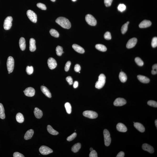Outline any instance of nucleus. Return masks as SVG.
<instances>
[{
  "label": "nucleus",
  "instance_id": "1",
  "mask_svg": "<svg viewBox=\"0 0 157 157\" xmlns=\"http://www.w3.org/2000/svg\"><path fill=\"white\" fill-rule=\"evenodd\" d=\"M56 22L62 27L65 29H69L71 27V24L68 19L63 17H59L56 20Z\"/></svg>",
  "mask_w": 157,
  "mask_h": 157
},
{
  "label": "nucleus",
  "instance_id": "2",
  "mask_svg": "<svg viewBox=\"0 0 157 157\" xmlns=\"http://www.w3.org/2000/svg\"><path fill=\"white\" fill-rule=\"evenodd\" d=\"M106 78V77L104 74H101L99 75L98 81L95 84V88L98 89L102 88L105 83Z\"/></svg>",
  "mask_w": 157,
  "mask_h": 157
},
{
  "label": "nucleus",
  "instance_id": "3",
  "mask_svg": "<svg viewBox=\"0 0 157 157\" xmlns=\"http://www.w3.org/2000/svg\"><path fill=\"white\" fill-rule=\"evenodd\" d=\"M14 58L11 56L9 57L7 62V67L8 71L10 73L12 72L14 69Z\"/></svg>",
  "mask_w": 157,
  "mask_h": 157
},
{
  "label": "nucleus",
  "instance_id": "4",
  "mask_svg": "<svg viewBox=\"0 0 157 157\" xmlns=\"http://www.w3.org/2000/svg\"><path fill=\"white\" fill-rule=\"evenodd\" d=\"M105 145L108 146L111 143V139L110 132L107 130L105 129L103 131Z\"/></svg>",
  "mask_w": 157,
  "mask_h": 157
},
{
  "label": "nucleus",
  "instance_id": "5",
  "mask_svg": "<svg viewBox=\"0 0 157 157\" xmlns=\"http://www.w3.org/2000/svg\"><path fill=\"white\" fill-rule=\"evenodd\" d=\"M12 21L13 18L11 16H8L5 19L3 25L4 29L5 30H9L11 28Z\"/></svg>",
  "mask_w": 157,
  "mask_h": 157
},
{
  "label": "nucleus",
  "instance_id": "6",
  "mask_svg": "<svg viewBox=\"0 0 157 157\" xmlns=\"http://www.w3.org/2000/svg\"><path fill=\"white\" fill-rule=\"evenodd\" d=\"M85 20L86 22L90 26H95L97 24L96 20L91 15H87L85 17Z\"/></svg>",
  "mask_w": 157,
  "mask_h": 157
},
{
  "label": "nucleus",
  "instance_id": "7",
  "mask_svg": "<svg viewBox=\"0 0 157 157\" xmlns=\"http://www.w3.org/2000/svg\"><path fill=\"white\" fill-rule=\"evenodd\" d=\"M84 116L90 119H95L98 117V114L95 112L91 111H84Z\"/></svg>",
  "mask_w": 157,
  "mask_h": 157
},
{
  "label": "nucleus",
  "instance_id": "8",
  "mask_svg": "<svg viewBox=\"0 0 157 157\" xmlns=\"http://www.w3.org/2000/svg\"><path fill=\"white\" fill-rule=\"evenodd\" d=\"M40 153L42 155H47L53 152L51 148L46 146H42L39 149Z\"/></svg>",
  "mask_w": 157,
  "mask_h": 157
},
{
  "label": "nucleus",
  "instance_id": "9",
  "mask_svg": "<svg viewBox=\"0 0 157 157\" xmlns=\"http://www.w3.org/2000/svg\"><path fill=\"white\" fill-rule=\"evenodd\" d=\"M26 14L30 20L34 23H36L37 21V14L34 12L30 10H28Z\"/></svg>",
  "mask_w": 157,
  "mask_h": 157
},
{
  "label": "nucleus",
  "instance_id": "10",
  "mask_svg": "<svg viewBox=\"0 0 157 157\" xmlns=\"http://www.w3.org/2000/svg\"><path fill=\"white\" fill-rule=\"evenodd\" d=\"M23 92L26 96L32 97L34 96L35 94V90L32 87H29L26 88Z\"/></svg>",
  "mask_w": 157,
  "mask_h": 157
},
{
  "label": "nucleus",
  "instance_id": "11",
  "mask_svg": "<svg viewBox=\"0 0 157 157\" xmlns=\"http://www.w3.org/2000/svg\"><path fill=\"white\" fill-rule=\"evenodd\" d=\"M47 64L49 68L51 70L55 68L57 65L56 61L52 58H49L48 60Z\"/></svg>",
  "mask_w": 157,
  "mask_h": 157
},
{
  "label": "nucleus",
  "instance_id": "12",
  "mask_svg": "<svg viewBox=\"0 0 157 157\" xmlns=\"http://www.w3.org/2000/svg\"><path fill=\"white\" fill-rule=\"evenodd\" d=\"M126 101L123 98H117L114 103V106H121L126 104Z\"/></svg>",
  "mask_w": 157,
  "mask_h": 157
},
{
  "label": "nucleus",
  "instance_id": "13",
  "mask_svg": "<svg viewBox=\"0 0 157 157\" xmlns=\"http://www.w3.org/2000/svg\"><path fill=\"white\" fill-rule=\"evenodd\" d=\"M137 42V40L136 38H132L127 42L126 45V47L128 49L132 48L135 46Z\"/></svg>",
  "mask_w": 157,
  "mask_h": 157
},
{
  "label": "nucleus",
  "instance_id": "14",
  "mask_svg": "<svg viewBox=\"0 0 157 157\" xmlns=\"http://www.w3.org/2000/svg\"><path fill=\"white\" fill-rule=\"evenodd\" d=\"M143 150L150 153H153L154 152V149L152 146L147 143H144L142 146Z\"/></svg>",
  "mask_w": 157,
  "mask_h": 157
},
{
  "label": "nucleus",
  "instance_id": "15",
  "mask_svg": "<svg viewBox=\"0 0 157 157\" xmlns=\"http://www.w3.org/2000/svg\"><path fill=\"white\" fill-rule=\"evenodd\" d=\"M41 89L42 93L46 96L48 97L49 98H51L52 95L51 93L50 92L46 86H41Z\"/></svg>",
  "mask_w": 157,
  "mask_h": 157
},
{
  "label": "nucleus",
  "instance_id": "16",
  "mask_svg": "<svg viewBox=\"0 0 157 157\" xmlns=\"http://www.w3.org/2000/svg\"><path fill=\"white\" fill-rule=\"evenodd\" d=\"M152 25V22L150 21L144 20L139 24V27L140 28H146Z\"/></svg>",
  "mask_w": 157,
  "mask_h": 157
},
{
  "label": "nucleus",
  "instance_id": "17",
  "mask_svg": "<svg viewBox=\"0 0 157 157\" xmlns=\"http://www.w3.org/2000/svg\"><path fill=\"white\" fill-rule=\"evenodd\" d=\"M117 130L121 132H126L127 131V128L124 124L122 123H118L116 126Z\"/></svg>",
  "mask_w": 157,
  "mask_h": 157
},
{
  "label": "nucleus",
  "instance_id": "18",
  "mask_svg": "<svg viewBox=\"0 0 157 157\" xmlns=\"http://www.w3.org/2000/svg\"><path fill=\"white\" fill-rule=\"evenodd\" d=\"M36 49V41L33 38H31L30 41V50L31 52L35 51Z\"/></svg>",
  "mask_w": 157,
  "mask_h": 157
},
{
  "label": "nucleus",
  "instance_id": "19",
  "mask_svg": "<svg viewBox=\"0 0 157 157\" xmlns=\"http://www.w3.org/2000/svg\"><path fill=\"white\" fill-rule=\"evenodd\" d=\"M72 47L78 53L83 54L85 52L84 49L81 47L76 44H74L73 45Z\"/></svg>",
  "mask_w": 157,
  "mask_h": 157
},
{
  "label": "nucleus",
  "instance_id": "20",
  "mask_svg": "<svg viewBox=\"0 0 157 157\" xmlns=\"http://www.w3.org/2000/svg\"><path fill=\"white\" fill-rule=\"evenodd\" d=\"M34 114L36 117L38 119H40L42 118L43 115V113L42 110L37 107L34 109Z\"/></svg>",
  "mask_w": 157,
  "mask_h": 157
},
{
  "label": "nucleus",
  "instance_id": "21",
  "mask_svg": "<svg viewBox=\"0 0 157 157\" xmlns=\"http://www.w3.org/2000/svg\"><path fill=\"white\" fill-rule=\"evenodd\" d=\"M34 134V131L32 129L28 130L26 132L24 136V139L26 140H28L31 139Z\"/></svg>",
  "mask_w": 157,
  "mask_h": 157
},
{
  "label": "nucleus",
  "instance_id": "22",
  "mask_svg": "<svg viewBox=\"0 0 157 157\" xmlns=\"http://www.w3.org/2000/svg\"><path fill=\"white\" fill-rule=\"evenodd\" d=\"M20 47L21 50L22 51H24L26 48V40L23 37H21L20 38L19 42Z\"/></svg>",
  "mask_w": 157,
  "mask_h": 157
},
{
  "label": "nucleus",
  "instance_id": "23",
  "mask_svg": "<svg viewBox=\"0 0 157 157\" xmlns=\"http://www.w3.org/2000/svg\"><path fill=\"white\" fill-rule=\"evenodd\" d=\"M134 126L137 130L141 132H143L145 131V128L144 126L141 123L139 122L134 123Z\"/></svg>",
  "mask_w": 157,
  "mask_h": 157
},
{
  "label": "nucleus",
  "instance_id": "24",
  "mask_svg": "<svg viewBox=\"0 0 157 157\" xmlns=\"http://www.w3.org/2000/svg\"><path fill=\"white\" fill-rule=\"evenodd\" d=\"M137 78L141 82L143 83H148L150 81V80L148 78L144 76L138 75Z\"/></svg>",
  "mask_w": 157,
  "mask_h": 157
},
{
  "label": "nucleus",
  "instance_id": "25",
  "mask_svg": "<svg viewBox=\"0 0 157 157\" xmlns=\"http://www.w3.org/2000/svg\"><path fill=\"white\" fill-rule=\"evenodd\" d=\"M81 147V144L80 143H78L75 144L72 147L71 150L74 153L78 152L80 149Z\"/></svg>",
  "mask_w": 157,
  "mask_h": 157
},
{
  "label": "nucleus",
  "instance_id": "26",
  "mask_svg": "<svg viewBox=\"0 0 157 157\" xmlns=\"http://www.w3.org/2000/svg\"><path fill=\"white\" fill-rule=\"evenodd\" d=\"M119 79L121 82L124 83L127 79V77L126 74L123 72H121L119 75Z\"/></svg>",
  "mask_w": 157,
  "mask_h": 157
},
{
  "label": "nucleus",
  "instance_id": "27",
  "mask_svg": "<svg viewBox=\"0 0 157 157\" xmlns=\"http://www.w3.org/2000/svg\"><path fill=\"white\" fill-rule=\"evenodd\" d=\"M16 118L17 122L19 123H22L24 120L23 115L21 113H19L17 114Z\"/></svg>",
  "mask_w": 157,
  "mask_h": 157
},
{
  "label": "nucleus",
  "instance_id": "28",
  "mask_svg": "<svg viewBox=\"0 0 157 157\" xmlns=\"http://www.w3.org/2000/svg\"><path fill=\"white\" fill-rule=\"evenodd\" d=\"M47 129L49 133L52 134V135H58V132L54 130L53 128L51 127V126H50V125H48L47 126Z\"/></svg>",
  "mask_w": 157,
  "mask_h": 157
},
{
  "label": "nucleus",
  "instance_id": "29",
  "mask_svg": "<svg viewBox=\"0 0 157 157\" xmlns=\"http://www.w3.org/2000/svg\"><path fill=\"white\" fill-rule=\"evenodd\" d=\"M5 118V109L3 105L0 103V118L1 119H4Z\"/></svg>",
  "mask_w": 157,
  "mask_h": 157
},
{
  "label": "nucleus",
  "instance_id": "30",
  "mask_svg": "<svg viewBox=\"0 0 157 157\" xmlns=\"http://www.w3.org/2000/svg\"><path fill=\"white\" fill-rule=\"evenodd\" d=\"M95 47L97 50L100 51L104 52L106 51L107 50L106 47L104 45L101 44H98L96 45Z\"/></svg>",
  "mask_w": 157,
  "mask_h": 157
},
{
  "label": "nucleus",
  "instance_id": "31",
  "mask_svg": "<svg viewBox=\"0 0 157 157\" xmlns=\"http://www.w3.org/2000/svg\"><path fill=\"white\" fill-rule=\"evenodd\" d=\"M56 50L57 55L59 56H62L63 53L64 52L63 51V47L60 46H58L57 47Z\"/></svg>",
  "mask_w": 157,
  "mask_h": 157
},
{
  "label": "nucleus",
  "instance_id": "32",
  "mask_svg": "<svg viewBox=\"0 0 157 157\" xmlns=\"http://www.w3.org/2000/svg\"><path fill=\"white\" fill-rule=\"evenodd\" d=\"M65 108L68 114H70L71 113L72 107L71 105L69 102H66L65 105Z\"/></svg>",
  "mask_w": 157,
  "mask_h": 157
},
{
  "label": "nucleus",
  "instance_id": "33",
  "mask_svg": "<svg viewBox=\"0 0 157 157\" xmlns=\"http://www.w3.org/2000/svg\"><path fill=\"white\" fill-rule=\"evenodd\" d=\"M50 34L53 37L58 38L59 37V34L56 30L54 29H51L50 30Z\"/></svg>",
  "mask_w": 157,
  "mask_h": 157
},
{
  "label": "nucleus",
  "instance_id": "34",
  "mask_svg": "<svg viewBox=\"0 0 157 157\" xmlns=\"http://www.w3.org/2000/svg\"><path fill=\"white\" fill-rule=\"evenodd\" d=\"M26 71L27 73L29 75L32 74L34 72V68L33 66H27L26 67Z\"/></svg>",
  "mask_w": 157,
  "mask_h": 157
},
{
  "label": "nucleus",
  "instance_id": "35",
  "mask_svg": "<svg viewBox=\"0 0 157 157\" xmlns=\"http://www.w3.org/2000/svg\"><path fill=\"white\" fill-rule=\"evenodd\" d=\"M135 61L137 64L139 66H143L144 64V62L141 59V58H139V57H137L135 58Z\"/></svg>",
  "mask_w": 157,
  "mask_h": 157
},
{
  "label": "nucleus",
  "instance_id": "36",
  "mask_svg": "<svg viewBox=\"0 0 157 157\" xmlns=\"http://www.w3.org/2000/svg\"><path fill=\"white\" fill-rule=\"evenodd\" d=\"M128 25V24L126 23L125 24L122 26L121 29V31L122 34H125L127 31Z\"/></svg>",
  "mask_w": 157,
  "mask_h": 157
},
{
  "label": "nucleus",
  "instance_id": "37",
  "mask_svg": "<svg viewBox=\"0 0 157 157\" xmlns=\"http://www.w3.org/2000/svg\"><path fill=\"white\" fill-rule=\"evenodd\" d=\"M118 10L121 12L125 11L126 9V6L123 4H120L118 6Z\"/></svg>",
  "mask_w": 157,
  "mask_h": 157
},
{
  "label": "nucleus",
  "instance_id": "38",
  "mask_svg": "<svg viewBox=\"0 0 157 157\" xmlns=\"http://www.w3.org/2000/svg\"><path fill=\"white\" fill-rule=\"evenodd\" d=\"M77 134L76 133H74L72 135L68 136L67 138V140L68 141H70L73 140L76 137Z\"/></svg>",
  "mask_w": 157,
  "mask_h": 157
},
{
  "label": "nucleus",
  "instance_id": "39",
  "mask_svg": "<svg viewBox=\"0 0 157 157\" xmlns=\"http://www.w3.org/2000/svg\"><path fill=\"white\" fill-rule=\"evenodd\" d=\"M147 104L149 105L153 106V107H157V103L155 101L153 100H150L147 102Z\"/></svg>",
  "mask_w": 157,
  "mask_h": 157
},
{
  "label": "nucleus",
  "instance_id": "40",
  "mask_svg": "<svg viewBox=\"0 0 157 157\" xmlns=\"http://www.w3.org/2000/svg\"><path fill=\"white\" fill-rule=\"evenodd\" d=\"M152 46L153 47H156L157 46V38L155 37L153 38L151 43Z\"/></svg>",
  "mask_w": 157,
  "mask_h": 157
},
{
  "label": "nucleus",
  "instance_id": "41",
  "mask_svg": "<svg viewBox=\"0 0 157 157\" xmlns=\"http://www.w3.org/2000/svg\"><path fill=\"white\" fill-rule=\"evenodd\" d=\"M37 7L39 8L42 9V10H46L47 9V8L46 5L44 4H43L41 3H38L37 4Z\"/></svg>",
  "mask_w": 157,
  "mask_h": 157
},
{
  "label": "nucleus",
  "instance_id": "42",
  "mask_svg": "<svg viewBox=\"0 0 157 157\" xmlns=\"http://www.w3.org/2000/svg\"><path fill=\"white\" fill-rule=\"evenodd\" d=\"M104 38L106 40H109L111 39V33L109 32H106L104 34Z\"/></svg>",
  "mask_w": 157,
  "mask_h": 157
},
{
  "label": "nucleus",
  "instance_id": "43",
  "mask_svg": "<svg viewBox=\"0 0 157 157\" xmlns=\"http://www.w3.org/2000/svg\"><path fill=\"white\" fill-rule=\"evenodd\" d=\"M71 64V62L70 61H68L65 65V71L67 72L69 69L70 65Z\"/></svg>",
  "mask_w": 157,
  "mask_h": 157
},
{
  "label": "nucleus",
  "instance_id": "44",
  "mask_svg": "<svg viewBox=\"0 0 157 157\" xmlns=\"http://www.w3.org/2000/svg\"><path fill=\"white\" fill-rule=\"evenodd\" d=\"M113 0H104V3L106 7L111 6Z\"/></svg>",
  "mask_w": 157,
  "mask_h": 157
},
{
  "label": "nucleus",
  "instance_id": "45",
  "mask_svg": "<svg viewBox=\"0 0 157 157\" xmlns=\"http://www.w3.org/2000/svg\"><path fill=\"white\" fill-rule=\"evenodd\" d=\"M90 157H98V155L96 152L95 150H93L91 151L89 155Z\"/></svg>",
  "mask_w": 157,
  "mask_h": 157
},
{
  "label": "nucleus",
  "instance_id": "46",
  "mask_svg": "<svg viewBox=\"0 0 157 157\" xmlns=\"http://www.w3.org/2000/svg\"><path fill=\"white\" fill-rule=\"evenodd\" d=\"M66 80L69 84L71 85L73 84V80L71 77L69 76L66 78Z\"/></svg>",
  "mask_w": 157,
  "mask_h": 157
},
{
  "label": "nucleus",
  "instance_id": "47",
  "mask_svg": "<svg viewBox=\"0 0 157 157\" xmlns=\"http://www.w3.org/2000/svg\"><path fill=\"white\" fill-rule=\"evenodd\" d=\"M13 157H24V155L18 152H15L13 154Z\"/></svg>",
  "mask_w": 157,
  "mask_h": 157
},
{
  "label": "nucleus",
  "instance_id": "48",
  "mask_svg": "<svg viewBox=\"0 0 157 157\" xmlns=\"http://www.w3.org/2000/svg\"><path fill=\"white\" fill-rule=\"evenodd\" d=\"M81 68L79 64H77L74 66V70L75 72H78L80 71Z\"/></svg>",
  "mask_w": 157,
  "mask_h": 157
},
{
  "label": "nucleus",
  "instance_id": "49",
  "mask_svg": "<svg viewBox=\"0 0 157 157\" xmlns=\"http://www.w3.org/2000/svg\"><path fill=\"white\" fill-rule=\"evenodd\" d=\"M125 154L123 152L121 151L120 152L118 153L117 155V157H124Z\"/></svg>",
  "mask_w": 157,
  "mask_h": 157
},
{
  "label": "nucleus",
  "instance_id": "50",
  "mask_svg": "<svg viewBox=\"0 0 157 157\" xmlns=\"http://www.w3.org/2000/svg\"><path fill=\"white\" fill-rule=\"evenodd\" d=\"M78 82L77 81H75L73 83V87L74 88H76L78 87Z\"/></svg>",
  "mask_w": 157,
  "mask_h": 157
},
{
  "label": "nucleus",
  "instance_id": "51",
  "mask_svg": "<svg viewBox=\"0 0 157 157\" xmlns=\"http://www.w3.org/2000/svg\"><path fill=\"white\" fill-rule=\"evenodd\" d=\"M152 73L153 74H156L157 73V69H152Z\"/></svg>",
  "mask_w": 157,
  "mask_h": 157
},
{
  "label": "nucleus",
  "instance_id": "52",
  "mask_svg": "<svg viewBox=\"0 0 157 157\" xmlns=\"http://www.w3.org/2000/svg\"><path fill=\"white\" fill-rule=\"evenodd\" d=\"M155 126H156V127H157V120H155Z\"/></svg>",
  "mask_w": 157,
  "mask_h": 157
},
{
  "label": "nucleus",
  "instance_id": "53",
  "mask_svg": "<svg viewBox=\"0 0 157 157\" xmlns=\"http://www.w3.org/2000/svg\"><path fill=\"white\" fill-rule=\"evenodd\" d=\"M90 151H92V150H93V149L92 148V147H91V148H90Z\"/></svg>",
  "mask_w": 157,
  "mask_h": 157
},
{
  "label": "nucleus",
  "instance_id": "54",
  "mask_svg": "<svg viewBox=\"0 0 157 157\" xmlns=\"http://www.w3.org/2000/svg\"><path fill=\"white\" fill-rule=\"evenodd\" d=\"M53 2H54L56 1V0H51Z\"/></svg>",
  "mask_w": 157,
  "mask_h": 157
},
{
  "label": "nucleus",
  "instance_id": "55",
  "mask_svg": "<svg viewBox=\"0 0 157 157\" xmlns=\"http://www.w3.org/2000/svg\"><path fill=\"white\" fill-rule=\"evenodd\" d=\"M77 0H72V1H73V2H75V1H76Z\"/></svg>",
  "mask_w": 157,
  "mask_h": 157
},
{
  "label": "nucleus",
  "instance_id": "56",
  "mask_svg": "<svg viewBox=\"0 0 157 157\" xmlns=\"http://www.w3.org/2000/svg\"><path fill=\"white\" fill-rule=\"evenodd\" d=\"M126 23L128 24H129V22H127Z\"/></svg>",
  "mask_w": 157,
  "mask_h": 157
},
{
  "label": "nucleus",
  "instance_id": "57",
  "mask_svg": "<svg viewBox=\"0 0 157 157\" xmlns=\"http://www.w3.org/2000/svg\"><path fill=\"white\" fill-rule=\"evenodd\" d=\"M10 72H8V74H10Z\"/></svg>",
  "mask_w": 157,
  "mask_h": 157
},
{
  "label": "nucleus",
  "instance_id": "58",
  "mask_svg": "<svg viewBox=\"0 0 157 157\" xmlns=\"http://www.w3.org/2000/svg\"><path fill=\"white\" fill-rule=\"evenodd\" d=\"M78 73H80V72H78Z\"/></svg>",
  "mask_w": 157,
  "mask_h": 157
}]
</instances>
